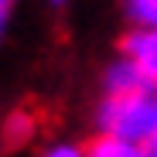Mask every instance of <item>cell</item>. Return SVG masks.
I'll list each match as a JSON object with an SVG mask.
<instances>
[{
    "label": "cell",
    "instance_id": "cell-1",
    "mask_svg": "<svg viewBox=\"0 0 157 157\" xmlns=\"http://www.w3.org/2000/svg\"><path fill=\"white\" fill-rule=\"evenodd\" d=\"M96 133L144 144L157 133V86L147 82L133 92L102 96L96 106Z\"/></svg>",
    "mask_w": 157,
    "mask_h": 157
},
{
    "label": "cell",
    "instance_id": "cell-2",
    "mask_svg": "<svg viewBox=\"0 0 157 157\" xmlns=\"http://www.w3.org/2000/svg\"><path fill=\"white\" fill-rule=\"evenodd\" d=\"M120 55L130 58L147 82L157 86V28H133L120 38Z\"/></svg>",
    "mask_w": 157,
    "mask_h": 157
},
{
    "label": "cell",
    "instance_id": "cell-3",
    "mask_svg": "<svg viewBox=\"0 0 157 157\" xmlns=\"http://www.w3.org/2000/svg\"><path fill=\"white\" fill-rule=\"evenodd\" d=\"M99 86H102V96H120V92H133V89L147 86V78L140 75V68L130 58L116 55L106 68H102V82Z\"/></svg>",
    "mask_w": 157,
    "mask_h": 157
},
{
    "label": "cell",
    "instance_id": "cell-4",
    "mask_svg": "<svg viewBox=\"0 0 157 157\" xmlns=\"http://www.w3.org/2000/svg\"><path fill=\"white\" fill-rule=\"evenodd\" d=\"M82 150H86V157H144L140 144L123 140V137H109V133L89 137V144H86Z\"/></svg>",
    "mask_w": 157,
    "mask_h": 157
},
{
    "label": "cell",
    "instance_id": "cell-5",
    "mask_svg": "<svg viewBox=\"0 0 157 157\" xmlns=\"http://www.w3.org/2000/svg\"><path fill=\"white\" fill-rule=\"evenodd\" d=\"M133 28H157V0H123Z\"/></svg>",
    "mask_w": 157,
    "mask_h": 157
},
{
    "label": "cell",
    "instance_id": "cell-6",
    "mask_svg": "<svg viewBox=\"0 0 157 157\" xmlns=\"http://www.w3.org/2000/svg\"><path fill=\"white\" fill-rule=\"evenodd\" d=\"M28 137H31V116L21 109V113H14V116H10V130H7V140H10V144H24Z\"/></svg>",
    "mask_w": 157,
    "mask_h": 157
},
{
    "label": "cell",
    "instance_id": "cell-7",
    "mask_svg": "<svg viewBox=\"0 0 157 157\" xmlns=\"http://www.w3.org/2000/svg\"><path fill=\"white\" fill-rule=\"evenodd\" d=\"M41 157H86V150L78 144H55V147H48Z\"/></svg>",
    "mask_w": 157,
    "mask_h": 157
},
{
    "label": "cell",
    "instance_id": "cell-8",
    "mask_svg": "<svg viewBox=\"0 0 157 157\" xmlns=\"http://www.w3.org/2000/svg\"><path fill=\"white\" fill-rule=\"evenodd\" d=\"M14 4H17V0H0V41H4V31H7V21H10Z\"/></svg>",
    "mask_w": 157,
    "mask_h": 157
},
{
    "label": "cell",
    "instance_id": "cell-9",
    "mask_svg": "<svg viewBox=\"0 0 157 157\" xmlns=\"http://www.w3.org/2000/svg\"><path fill=\"white\" fill-rule=\"evenodd\" d=\"M140 150H144V157H157V133H154L150 140H144V144H140Z\"/></svg>",
    "mask_w": 157,
    "mask_h": 157
},
{
    "label": "cell",
    "instance_id": "cell-10",
    "mask_svg": "<svg viewBox=\"0 0 157 157\" xmlns=\"http://www.w3.org/2000/svg\"><path fill=\"white\" fill-rule=\"evenodd\" d=\"M68 4V0H51V7H65Z\"/></svg>",
    "mask_w": 157,
    "mask_h": 157
}]
</instances>
